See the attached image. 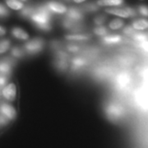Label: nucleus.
Listing matches in <instances>:
<instances>
[{
	"mask_svg": "<svg viewBox=\"0 0 148 148\" xmlns=\"http://www.w3.org/2000/svg\"><path fill=\"white\" fill-rule=\"evenodd\" d=\"M52 14L53 13L45 4H43L36 8L35 12L31 16V19L38 29L44 32H49L52 28L50 24Z\"/></svg>",
	"mask_w": 148,
	"mask_h": 148,
	"instance_id": "nucleus-1",
	"label": "nucleus"
},
{
	"mask_svg": "<svg viewBox=\"0 0 148 148\" xmlns=\"http://www.w3.org/2000/svg\"><path fill=\"white\" fill-rule=\"evenodd\" d=\"M45 42L42 39L40 38H36L30 40L25 45V49L27 53L31 54H35V53L40 52L44 48Z\"/></svg>",
	"mask_w": 148,
	"mask_h": 148,
	"instance_id": "nucleus-2",
	"label": "nucleus"
},
{
	"mask_svg": "<svg viewBox=\"0 0 148 148\" xmlns=\"http://www.w3.org/2000/svg\"><path fill=\"white\" fill-rule=\"evenodd\" d=\"M106 12L121 17H130L136 16L135 10L129 7H126L124 8H107L106 9Z\"/></svg>",
	"mask_w": 148,
	"mask_h": 148,
	"instance_id": "nucleus-3",
	"label": "nucleus"
},
{
	"mask_svg": "<svg viewBox=\"0 0 148 148\" xmlns=\"http://www.w3.org/2000/svg\"><path fill=\"white\" fill-rule=\"evenodd\" d=\"M122 109L120 106L114 105V104H110L106 108V113L108 114L109 118L117 119H120L122 116Z\"/></svg>",
	"mask_w": 148,
	"mask_h": 148,
	"instance_id": "nucleus-4",
	"label": "nucleus"
},
{
	"mask_svg": "<svg viewBox=\"0 0 148 148\" xmlns=\"http://www.w3.org/2000/svg\"><path fill=\"white\" fill-rule=\"evenodd\" d=\"M66 18L75 22H79L83 19V14L81 11L77 8H70L67 12Z\"/></svg>",
	"mask_w": 148,
	"mask_h": 148,
	"instance_id": "nucleus-5",
	"label": "nucleus"
},
{
	"mask_svg": "<svg viewBox=\"0 0 148 148\" xmlns=\"http://www.w3.org/2000/svg\"><path fill=\"white\" fill-rule=\"evenodd\" d=\"M16 86L13 83H10V84L7 85L3 89V95L8 101H14L15 98H16Z\"/></svg>",
	"mask_w": 148,
	"mask_h": 148,
	"instance_id": "nucleus-6",
	"label": "nucleus"
},
{
	"mask_svg": "<svg viewBox=\"0 0 148 148\" xmlns=\"http://www.w3.org/2000/svg\"><path fill=\"white\" fill-rule=\"evenodd\" d=\"M45 6L49 9L52 13H58V14H63L67 12V8L62 3H56V2H49L45 3Z\"/></svg>",
	"mask_w": 148,
	"mask_h": 148,
	"instance_id": "nucleus-7",
	"label": "nucleus"
},
{
	"mask_svg": "<svg viewBox=\"0 0 148 148\" xmlns=\"http://www.w3.org/2000/svg\"><path fill=\"white\" fill-rule=\"evenodd\" d=\"M0 111L1 113L5 115L9 119H13L16 115L15 109L8 104H3L0 106Z\"/></svg>",
	"mask_w": 148,
	"mask_h": 148,
	"instance_id": "nucleus-8",
	"label": "nucleus"
},
{
	"mask_svg": "<svg viewBox=\"0 0 148 148\" xmlns=\"http://www.w3.org/2000/svg\"><path fill=\"white\" fill-rule=\"evenodd\" d=\"M12 34L13 36L16 37L17 39H20V40H27L29 38V36L27 32L23 31L21 28H18V27L13 28L12 31Z\"/></svg>",
	"mask_w": 148,
	"mask_h": 148,
	"instance_id": "nucleus-9",
	"label": "nucleus"
},
{
	"mask_svg": "<svg viewBox=\"0 0 148 148\" xmlns=\"http://www.w3.org/2000/svg\"><path fill=\"white\" fill-rule=\"evenodd\" d=\"M122 40V37L118 35H112V36H108L103 38V42L107 45H114L118 44Z\"/></svg>",
	"mask_w": 148,
	"mask_h": 148,
	"instance_id": "nucleus-10",
	"label": "nucleus"
},
{
	"mask_svg": "<svg viewBox=\"0 0 148 148\" xmlns=\"http://www.w3.org/2000/svg\"><path fill=\"white\" fill-rule=\"evenodd\" d=\"M124 3L123 0H98L99 6H120Z\"/></svg>",
	"mask_w": 148,
	"mask_h": 148,
	"instance_id": "nucleus-11",
	"label": "nucleus"
},
{
	"mask_svg": "<svg viewBox=\"0 0 148 148\" xmlns=\"http://www.w3.org/2000/svg\"><path fill=\"white\" fill-rule=\"evenodd\" d=\"M63 26L64 28L68 30H79L81 28V26L77 24V22H75L73 21H71L68 18H65L63 21Z\"/></svg>",
	"mask_w": 148,
	"mask_h": 148,
	"instance_id": "nucleus-12",
	"label": "nucleus"
},
{
	"mask_svg": "<svg viewBox=\"0 0 148 148\" xmlns=\"http://www.w3.org/2000/svg\"><path fill=\"white\" fill-rule=\"evenodd\" d=\"M132 27L135 30H145L148 28V21L145 19H139L132 22Z\"/></svg>",
	"mask_w": 148,
	"mask_h": 148,
	"instance_id": "nucleus-13",
	"label": "nucleus"
},
{
	"mask_svg": "<svg viewBox=\"0 0 148 148\" xmlns=\"http://www.w3.org/2000/svg\"><path fill=\"white\" fill-rule=\"evenodd\" d=\"M35 9H36V8H34L33 6L31 5H27L26 7H23L22 10L20 12V15L22 17H24V18H29V17L32 16L33 12H35Z\"/></svg>",
	"mask_w": 148,
	"mask_h": 148,
	"instance_id": "nucleus-14",
	"label": "nucleus"
},
{
	"mask_svg": "<svg viewBox=\"0 0 148 148\" xmlns=\"http://www.w3.org/2000/svg\"><path fill=\"white\" fill-rule=\"evenodd\" d=\"M7 5L14 10H20L23 8V3L18 0H7Z\"/></svg>",
	"mask_w": 148,
	"mask_h": 148,
	"instance_id": "nucleus-15",
	"label": "nucleus"
},
{
	"mask_svg": "<svg viewBox=\"0 0 148 148\" xmlns=\"http://www.w3.org/2000/svg\"><path fill=\"white\" fill-rule=\"evenodd\" d=\"M65 38L67 40H89L90 36H87V35H69V36H66Z\"/></svg>",
	"mask_w": 148,
	"mask_h": 148,
	"instance_id": "nucleus-16",
	"label": "nucleus"
},
{
	"mask_svg": "<svg viewBox=\"0 0 148 148\" xmlns=\"http://www.w3.org/2000/svg\"><path fill=\"white\" fill-rule=\"evenodd\" d=\"M85 64H86V62L83 58H75L73 60V69L75 70H79V69H82Z\"/></svg>",
	"mask_w": 148,
	"mask_h": 148,
	"instance_id": "nucleus-17",
	"label": "nucleus"
},
{
	"mask_svg": "<svg viewBox=\"0 0 148 148\" xmlns=\"http://www.w3.org/2000/svg\"><path fill=\"white\" fill-rule=\"evenodd\" d=\"M123 26V21L120 20V19H115V20H113L110 23V27L112 30H118V29H120Z\"/></svg>",
	"mask_w": 148,
	"mask_h": 148,
	"instance_id": "nucleus-18",
	"label": "nucleus"
},
{
	"mask_svg": "<svg viewBox=\"0 0 148 148\" xmlns=\"http://www.w3.org/2000/svg\"><path fill=\"white\" fill-rule=\"evenodd\" d=\"M11 72V65L8 62H1L0 63V73H9Z\"/></svg>",
	"mask_w": 148,
	"mask_h": 148,
	"instance_id": "nucleus-19",
	"label": "nucleus"
},
{
	"mask_svg": "<svg viewBox=\"0 0 148 148\" xmlns=\"http://www.w3.org/2000/svg\"><path fill=\"white\" fill-rule=\"evenodd\" d=\"M56 67L59 70H64L68 67V63H67V58H58V61L56 63Z\"/></svg>",
	"mask_w": 148,
	"mask_h": 148,
	"instance_id": "nucleus-20",
	"label": "nucleus"
},
{
	"mask_svg": "<svg viewBox=\"0 0 148 148\" xmlns=\"http://www.w3.org/2000/svg\"><path fill=\"white\" fill-rule=\"evenodd\" d=\"M10 41L8 40H3L0 43V53H5L6 51L9 49Z\"/></svg>",
	"mask_w": 148,
	"mask_h": 148,
	"instance_id": "nucleus-21",
	"label": "nucleus"
},
{
	"mask_svg": "<svg viewBox=\"0 0 148 148\" xmlns=\"http://www.w3.org/2000/svg\"><path fill=\"white\" fill-rule=\"evenodd\" d=\"M83 8H84L86 12H94L98 11V9H99V7L96 5L95 3H92L85 4Z\"/></svg>",
	"mask_w": 148,
	"mask_h": 148,
	"instance_id": "nucleus-22",
	"label": "nucleus"
},
{
	"mask_svg": "<svg viewBox=\"0 0 148 148\" xmlns=\"http://www.w3.org/2000/svg\"><path fill=\"white\" fill-rule=\"evenodd\" d=\"M133 39L138 42H143L147 40V36L144 33H135L133 35Z\"/></svg>",
	"mask_w": 148,
	"mask_h": 148,
	"instance_id": "nucleus-23",
	"label": "nucleus"
},
{
	"mask_svg": "<svg viewBox=\"0 0 148 148\" xmlns=\"http://www.w3.org/2000/svg\"><path fill=\"white\" fill-rule=\"evenodd\" d=\"M94 32H95V35L100 36H106L108 34L107 29L104 27H96V28H95V30H94Z\"/></svg>",
	"mask_w": 148,
	"mask_h": 148,
	"instance_id": "nucleus-24",
	"label": "nucleus"
},
{
	"mask_svg": "<svg viewBox=\"0 0 148 148\" xmlns=\"http://www.w3.org/2000/svg\"><path fill=\"white\" fill-rule=\"evenodd\" d=\"M127 77L125 76V75H122L121 77H119L118 80H117V84L119 86H120V87H123V86H125V85L127 83Z\"/></svg>",
	"mask_w": 148,
	"mask_h": 148,
	"instance_id": "nucleus-25",
	"label": "nucleus"
},
{
	"mask_svg": "<svg viewBox=\"0 0 148 148\" xmlns=\"http://www.w3.org/2000/svg\"><path fill=\"white\" fill-rule=\"evenodd\" d=\"M12 54L14 56V57H16V58H21V56H22V51H21V49H19V48L15 47L12 49Z\"/></svg>",
	"mask_w": 148,
	"mask_h": 148,
	"instance_id": "nucleus-26",
	"label": "nucleus"
},
{
	"mask_svg": "<svg viewBox=\"0 0 148 148\" xmlns=\"http://www.w3.org/2000/svg\"><path fill=\"white\" fill-rule=\"evenodd\" d=\"M138 11L140 12V14H142L144 16H147L148 17V7L146 5H141L138 8Z\"/></svg>",
	"mask_w": 148,
	"mask_h": 148,
	"instance_id": "nucleus-27",
	"label": "nucleus"
},
{
	"mask_svg": "<svg viewBox=\"0 0 148 148\" xmlns=\"http://www.w3.org/2000/svg\"><path fill=\"white\" fill-rule=\"evenodd\" d=\"M9 15V12L4 6L0 3V17H6Z\"/></svg>",
	"mask_w": 148,
	"mask_h": 148,
	"instance_id": "nucleus-28",
	"label": "nucleus"
},
{
	"mask_svg": "<svg viewBox=\"0 0 148 148\" xmlns=\"http://www.w3.org/2000/svg\"><path fill=\"white\" fill-rule=\"evenodd\" d=\"M106 21V16H96L94 20V22L95 23V25L97 26H101Z\"/></svg>",
	"mask_w": 148,
	"mask_h": 148,
	"instance_id": "nucleus-29",
	"label": "nucleus"
},
{
	"mask_svg": "<svg viewBox=\"0 0 148 148\" xmlns=\"http://www.w3.org/2000/svg\"><path fill=\"white\" fill-rule=\"evenodd\" d=\"M123 33L124 34H126V35H128V36H130V35H134L136 32H135V29L132 27H125L124 29H123Z\"/></svg>",
	"mask_w": 148,
	"mask_h": 148,
	"instance_id": "nucleus-30",
	"label": "nucleus"
},
{
	"mask_svg": "<svg viewBox=\"0 0 148 148\" xmlns=\"http://www.w3.org/2000/svg\"><path fill=\"white\" fill-rule=\"evenodd\" d=\"M139 45L141 46V48L143 49L144 51L146 52H148V40H145V41H143V42L139 43Z\"/></svg>",
	"mask_w": 148,
	"mask_h": 148,
	"instance_id": "nucleus-31",
	"label": "nucleus"
},
{
	"mask_svg": "<svg viewBox=\"0 0 148 148\" xmlns=\"http://www.w3.org/2000/svg\"><path fill=\"white\" fill-rule=\"evenodd\" d=\"M68 49H69V50L70 52H73V53L77 52L79 50V47H77V46H76L74 45H70L69 47H68Z\"/></svg>",
	"mask_w": 148,
	"mask_h": 148,
	"instance_id": "nucleus-32",
	"label": "nucleus"
},
{
	"mask_svg": "<svg viewBox=\"0 0 148 148\" xmlns=\"http://www.w3.org/2000/svg\"><path fill=\"white\" fill-rule=\"evenodd\" d=\"M6 81H7V79H6L5 77H0V86H3V85L5 84Z\"/></svg>",
	"mask_w": 148,
	"mask_h": 148,
	"instance_id": "nucleus-33",
	"label": "nucleus"
},
{
	"mask_svg": "<svg viewBox=\"0 0 148 148\" xmlns=\"http://www.w3.org/2000/svg\"><path fill=\"white\" fill-rule=\"evenodd\" d=\"M6 34V30L3 28V27H0V36H3Z\"/></svg>",
	"mask_w": 148,
	"mask_h": 148,
	"instance_id": "nucleus-34",
	"label": "nucleus"
},
{
	"mask_svg": "<svg viewBox=\"0 0 148 148\" xmlns=\"http://www.w3.org/2000/svg\"><path fill=\"white\" fill-rule=\"evenodd\" d=\"M75 3H82L83 1H85V0H73Z\"/></svg>",
	"mask_w": 148,
	"mask_h": 148,
	"instance_id": "nucleus-35",
	"label": "nucleus"
},
{
	"mask_svg": "<svg viewBox=\"0 0 148 148\" xmlns=\"http://www.w3.org/2000/svg\"><path fill=\"white\" fill-rule=\"evenodd\" d=\"M18 1H22V2H26L27 0H18Z\"/></svg>",
	"mask_w": 148,
	"mask_h": 148,
	"instance_id": "nucleus-36",
	"label": "nucleus"
},
{
	"mask_svg": "<svg viewBox=\"0 0 148 148\" xmlns=\"http://www.w3.org/2000/svg\"><path fill=\"white\" fill-rule=\"evenodd\" d=\"M68 1H69V0H68Z\"/></svg>",
	"mask_w": 148,
	"mask_h": 148,
	"instance_id": "nucleus-37",
	"label": "nucleus"
}]
</instances>
